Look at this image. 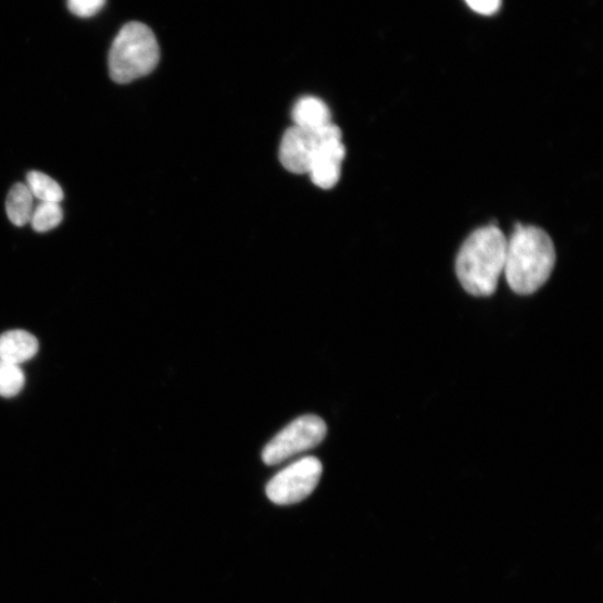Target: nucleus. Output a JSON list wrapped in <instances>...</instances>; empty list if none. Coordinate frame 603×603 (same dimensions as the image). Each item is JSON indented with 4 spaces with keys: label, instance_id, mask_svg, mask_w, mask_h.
<instances>
[{
    "label": "nucleus",
    "instance_id": "f257e3e1",
    "mask_svg": "<svg viewBox=\"0 0 603 603\" xmlns=\"http://www.w3.org/2000/svg\"><path fill=\"white\" fill-rule=\"evenodd\" d=\"M556 260L553 241L545 230L517 224L507 239L504 273L511 290L530 296L550 278Z\"/></svg>",
    "mask_w": 603,
    "mask_h": 603
},
{
    "label": "nucleus",
    "instance_id": "f03ea898",
    "mask_svg": "<svg viewBox=\"0 0 603 603\" xmlns=\"http://www.w3.org/2000/svg\"><path fill=\"white\" fill-rule=\"evenodd\" d=\"M506 249L507 238L497 225L478 228L465 240L456 273L467 293L478 298L495 293L505 268Z\"/></svg>",
    "mask_w": 603,
    "mask_h": 603
},
{
    "label": "nucleus",
    "instance_id": "7ed1b4c3",
    "mask_svg": "<svg viewBox=\"0 0 603 603\" xmlns=\"http://www.w3.org/2000/svg\"><path fill=\"white\" fill-rule=\"evenodd\" d=\"M160 50L153 32L145 24H126L113 40L109 54L110 76L127 85L150 74L158 65Z\"/></svg>",
    "mask_w": 603,
    "mask_h": 603
},
{
    "label": "nucleus",
    "instance_id": "20e7f679",
    "mask_svg": "<svg viewBox=\"0 0 603 603\" xmlns=\"http://www.w3.org/2000/svg\"><path fill=\"white\" fill-rule=\"evenodd\" d=\"M327 431L324 419L314 415L302 416L279 431L268 442L262 453L263 462L273 466L312 450L326 438Z\"/></svg>",
    "mask_w": 603,
    "mask_h": 603
},
{
    "label": "nucleus",
    "instance_id": "39448f33",
    "mask_svg": "<svg viewBox=\"0 0 603 603\" xmlns=\"http://www.w3.org/2000/svg\"><path fill=\"white\" fill-rule=\"evenodd\" d=\"M324 466L315 457L302 458L277 473L266 487L267 498L277 505H293L316 489Z\"/></svg>",
    "mask_w": 603,
    "mask_h": 603
},
{
    "label": "nucleus",
    "instance_id": "423d86ee",
    "mask_svg": "<svg viewBox=\"0 0 603 603\" xmlns=\"http://www.w3.org/2000/svg\"><path fill=\"white\" fill-rule=\"evenodd\" d=\"M341 134L336 125L331 124L318 130L290 128L281 139L279 148V160L290 173L304 175L309 173L312 159L317 149L329 138Z\"/></svg>",
    "mask_w": 603,
    "mask_h": 603
},
{
    "label": "nucleus",
    "instance_id": "0eeeda50",
    "mask_svg": "<svg viewBox=\"0 0 603 603\" xmlns=\"http://www.w3.org/2000/svg\"><path fill=\"white\" fill-rule=\"evenodd\" d=\"M344 156L342 133L322 143L312 159L307 173L313 184L322 189L334 188L340 180Z\"/></svg>",
    "mask_w": 603,
    "mask_h": 603
},
{
    "label": "nucleus",
    "instance_id": "6e6552de",
    "mask_svg": "<svg viewBox=\"0 0 603 603\" xmlns=\"http://www.w3.org/2000/svg\"><path fill=\"white\" fill-rule=\"evenodd\" d=\"M37 339L23 330H13L0 336V360L20 366L38 352Z\"/></svg>",
    "mask_w": 603,
    "mask_h": 603
},
{
    "label": "nucleus",
    "instance_id": "1a4fd4ad",
    "mask_svg": "<svg viewBox=\"0 0 603 603\" xmlns=\"http://www.w3.org/2000/svg\"><path fill=\"white\" fill-rule=\"evenodd\" d=\"M294 126L303 129L318 130L332 124L328 105L314 97L300 99L292 112Z\"/></svg>",
    "mask_w": 603,
    "mask_h": 603
},
{
    "label": "nucleus",
    "instance_id": "9d476101",
    "mask_svg": "<svg viewBox=\"0 0 603 603\" xmlns=\"http://www.w3.org/2000/svg\"><path fill=\"white\" fill-rule=\"evenodd\" d=\"M34 211V197L26 184H16L9 192L7 212L10 221L18 227L30 222Z\"/></svg>",
    "mask_w": 603,
    "mask_h": 603
},
{
    "label": "nucleus",
    "instance_id": "9b49d317",
    "mask_svg": "<svg viewBox=\"0 0 603 603\" xmlns=\"http://www.w3.org/2000/svg\"><path fill=\"white\" fill-rule=\"evenodd\" d=\"M27 184L33 197L39 200V203H56L60 204L64 198L62 187L50 176L32 172L27 175Z\"/></svg>",
    "mask_w": 603,
    "mask_h": 603
},
{
    "label": "nucleus",
    "instance_id": "f8f14e48",
    "mask_svg": "<svg viewBox=\"0 0 603 603\" xmlns=\"http://www.w3.org/2000/svg\"><path fill=\"white\" fill-rule=\"evenodd\" d=\"M63 221V211L56 203H39L33 211L30 224L35 231L47 233L56 228Z\"/></svg>",
    "mask_w": 603,
    "mask_h": 603
},
{
    "label": "nucleus",
    "instance_id": "ddd939ff",
    "mask_svg": "<svg viewBox=\"0 0 603 603\" xmlns=\"http://www.w3.org/2000/svg\"><path fill=\"white\" fill-rule=\"evenodd\" d=\"M25 385V376L20 366L0 360V395H17Z\"/></svg>",
    "mask_w": 603,
    "mask_h": 603
},
{
    "label": "nucleus",
    "instance_id": "4468645a",
    "mask_svg": "<svg viewBox=\"0 0 603 603\" xmlns=\"http://www.w3.org/2000/svg\"><path fill=\"white\" fill-rule=\"evenodd\" d=\"M104 5L105 0H67L71 13L83 18L97 15Z\"/></svg>",
    "mask_w": 603,
    "mask_h": 603
},
{
    "label": "nucleus",
    "instance_id": "2eb2a0df",
    "mask_svg": "<svg viewBox=\"0 0 603 603\" xmlns=\"http://www.w3.org/2000/svg\"><path fill=\"white\" fill-rule=\"evenodd\" d=\"M465 2L478 14L492 15L499 11L502 0H465Z\"/></svg>",
    "mask_w": 603,
    "mask_h": 603
}]
</instances>
